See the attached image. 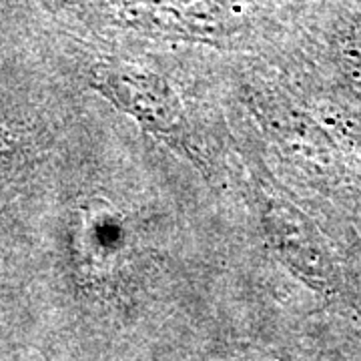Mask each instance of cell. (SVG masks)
Returning <instances> with one entry per match:
<instances>
[{
	"instance_id": "6da1fadb",
	"label": "cell",
	"mask_w": 361,
	"mask_h": 361,
	"mask_svg": "<svg viewBox=\"0 0 361 361\" xmlns=\"http://www.w3.org/2000/svg\"><path fill=\"white\" fill-rule=\"evenodd\" d=\"M97 87L147 129L175 135L183 125V109L175 90L147 71L130 65H106L97 71Z\"/></svg>"
},
{
	"instance_id": "7a4b0ae2",
	"label": "cell",
	"mask_w": 361,
	"mask_h": 361,
	"mask_svg": "<svg viewBox=\"0 0 361 361\" xmlns=\"http://www.w3.org/2000/svg\"><path fill=\"white\" fill-rule=\"evenodd\" d=\"M16 159L11 149H0V183H6L13 175Z\"/></svg>"
}]
</instances>
